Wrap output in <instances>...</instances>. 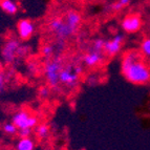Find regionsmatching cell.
<instances>
[{"instance_id": "cell-10", "label": "cell", "mask_w": 150, "mask_h": 150, "mask_svg": "<svg viewBox=\"0 0 150 150\" xmlns=\"http://www.w3.org/2000/svg\"><path fill=\"white\" fill-rule=\"evenodd\" d=\"M103 61V53L101 52H96V50H90L87 54L84 55L83 57V63L88 66V67H93L100 64Z\"/></svg>"}, {"instance_id": "cell-20", "label": "cell", "mask_w": 150, "mask_h": 150, "mask_svg": "<svg viewBox=\"0 0 150 150\" xmlns=\"http://www.w3.org/2000/svg\"><path fill=\"white\" fill-rule=\"evenodd\" d=\"M54 52H55V47L52 44H45L41 48V54L45 58H50L54 55Z\"/></svg>"}, {"instance_id": "cell-4", "label": "cell", "mask_w": 150, "mask_h": 150, "mask_svg": "<svg viewBox=\"0 0 150 150\" xmlns=\"http://www.w3.org/2000/svg\"><path fill=\"white\" fill-rule=\"evenodd\" d=\"M12 123L18 129L23 128H35L38 125V119L36 115H30L28 110L19 109L12 117Z\"/></svg>"}, {"instance_id": "cell-12", "label": "cell", "mask_w": 150, "mask_h": 150, "mask_svg": "<svg viewBox=\"0 0 150 150\" xmlns=\"http://www.w3.org/2000/svg\"><path fill=\"white\" fill-rule=\"evenodd\" d=\"M0 8L8 15H15L18 12V4L14 0H0Z\"/></svg>"}, {"instance_id": "cell-1", "label": "cell", "mask_w": 150, "mask_h": 150, "mask_svg": "<svg viewBox=\"0 0 150 150\" xmlns=\"http://www.w3.org/2000/svg\"><path fill=\"white\" fill-rule=\"evenodd\" d=\"M122 73L126 80L135 85H145L150 82V67L142 60L137 52H128L122 60Z\"/></svg>"}, {"instance_id": "cell-11", "label": "cell", "mask_w": 150, "mask_h": 150, "mask_svg": "<svg viewBox=\"0 0 150 150\" xmlns=\"http://www.w3.org/2000/svg\"><path fill=\"white\" fill-rule=\"evenodd\" d=\"M65 23L69 26V28L73 30L74 33L77 32V30L80 26L81 23V16L79 13L75 12V11H69V12L66 13L64 18Z\"/></svg>"}, {"instance_id": "cell-13", "label": "cell", "mask_w": 150, "mask_h": 150, "mask_svg": "<svg viewBox=\"0 0 150 150\" xmlns=\"http://www.w3.org/2000/svg\"><path fill=\"white\" fill-rule=\"evenodd\" d=\"M16 150H35V142L30 138H20L16 144Z\"/></svg>"}, {"instance_id": "cell-14", "label": "cell", "mask_w": 150, "mask_h": 150, "mask_svg": "<svg viewBox=\"0 0 150 150\" xmlns=\"http://www.w3.org/2000/svg\"><path fill=\"white\" fill-rule=\"evenodd\" d=\"M50 128L46 124H40V125L36 126V134L41 140L47 139L50 137Z\"/></svg>"}, {"instance_id": "cell-23", "label": "cell", "mask_w": 150, "mask_h": 150, "mask_svg": "<svg viewBox=\"0 0 150 150\" xmlns=\"http://www.w3.org/2000/svg\"><path fill=\"white\" fill-rule=\"evenodd\" d=\"M83 71H84V69H83V67L81 65H76L75 67H74V73H75L76 75L81 76L83 74Z\"/></svg>"}, {"instance_id": "cell-19", "label": "cell", "mask_w": 150, "mask_h": 150, "mask_svg": "<svg viewBox=\"0 0 150 150\" xmlns=\"http://www.w3.org/2000/svg\"><path fill=\"white\" fill-rule=\"evenodd\" d=\"M8 81V75H6L4 71L0 70V93H3L5 90H6Z\"/></svg>"}, {"instance_id": "cell-17", "label": "cell", "mask_w": 150, "mask_h": 150, "mask_svg": "<svg viewBox=\"0 0 150 150\" xmlns=\"http://www.w3.org/2000/svg\"><path fill=\"white\" fill-rule=\"evenodd\" d=\"M104 44H105V40L102 39V38L95 39L93 44H91V50H96V52H101V53H103V50H104Z\"/></svg>"}, {"instance_id": "cell-25", "label": "cell", "mask_w": 150, "mask_h": 150, "mask_svg": "<svg viewBox=\"0 0 150 150\" xmlns=\"http://www.w3.org/2000/svg\"><path fill=\"white\" fill-rule=\"evenodd\" d=\"M149 109H150V106H149Z\"/></svg>"}, {"instance_id": "cell-15", "label": "cell", "mask_w": 150, "mask_h": 150, "mask_svg": "<svg viewBox=\"0 0 150 150\" xmlns=\"http://www.w3.org/2000/svg\"><path fill=\"white\" fill-rule=\"evenodd\" d=\"M130 2H131V0H117L112 4H110V10L113 11V12L122 11L124 8L128 6L130 4Z\"/></svg>"}, {"instance_id": "cell-3", "label": "cell", "mask_w": 150, "mask_h": 150, "mask_svg": "<svg viewBox=\"0 0 150 150\" xmlns=\"http://www.w3.org/2000/svg\"><path fill=\"white\" fill-rule=\"evenodd\" d=\"M48 30L53 33L54 35H56L58 41H60L59 43L61 44H63L68 37L75 34L69 28V26L65 23L64 19L60 17H54L50 19L48 22Z\"/></svg>"}, {"instance_id": "cell-16", "label": "cell", "mask_w": 150, "mask_h": 150, "mask_svg": "<svg viewBox=\"0 0 150 150\" xmlns=\"http://www.w3.org/2000/svg\"><path fill=\"white\" fill-rule=\"evenodd\" d=\"M2 130L5 134L8 135H15L18 133V128L16 127L12 122H6L3 124Z\"/></svg>"}, {"instance_id": "cell-22", "label": "cell", "mask_w": 150, "mask_h": 150, "mask_svg": "<svg viewBox=\"0 0 150 150\" xmlns=\"http://www.w3.org/2000/svg\"><path fill=\"white\" fill-rule=\"evenodd\" d=\"M39 95H40V97L43 98V99H46V98L50 95V87H48V86H42V87L40 88V90H39Z\"/></svg>"}, {"instance_id": "cell-18", "label": "cell", "mask_w": 150, "mask_h": 150, "mask_svg": "<svg viewBox=\"0 0 150 150\" xmlns=\"http://www.w3.org/2000/svg\"><path fill=\"white\" fill-rule=\"evenodd\" d=\"M141 53L150 58V38H146L141 43Z\"/></svg>"}, {"instance_id": "cell-21", "label": "cell", "mask_w": 150, "mask_h": 150, "mask_svg": "<svg viewBox=\"0 0 150 150\" xmlns=\"http://www.w3.org/2000/svg\"><path fill=\"white\" fill-rule=\"evenodd\" d=\"M32 130L30 128H23V129H18L17 134L20 137V138H30V134H32Z\"/></svg>"}, {"instance_id": "cell-9", "label": "cell", "mask_w": 150, "mask_h": 150, "mask_svg": "<svg viewBox=\"0 0 150 150\" xmlns=\"http://www.w3.org/2000/svg\"><path fill=\"white\" fill-rule=\"evenodd\" d=\"M59 81L63 85L67 86L68 88H74L78 85L79 82V76L74 73L70 66L62 67L59 74Z\"/></svg>"}, {"instance_id": "cell-6", "label": "cell", "mask_w": 150, "mask_h": 150, "mask_svg": "<svg viewBox=\"0 0 150 150\" xmlns=\"http://www.w3.org/2000/svg\"><path fill=\"white\" fill-rule=\"evenodd\" d=\"M125 41V37L123 34H117L113 36L109 40H105V44H104V53L106 55L113 57V56L118 55L120 53L121 48L123 46V43Z\"/></svg>"}, {"instance_id": "cell-8", "label": "cell", "mask_w": 150, "mask_h": 150, "mask_svg": "<svg viewBox=\"0 0 150 150\" xmlns=\"http://www.w3.org/2000/svg\"><path fill=\"white\" fill-rule=\"evenodd\" d=\"M35 24L30 19H21L17 23V33L19 39L22 41L28 40L35 33Z\"/></svg>"}, {"instance_id": "cell-24", "label": "cell", "mask_w": 150, "mask_h": 150, "mask_svg": "<svg viewBox=\"0 0 150 150\" xmlns=\"http://www.w3.org/2000/svg\"><path fill=\"white\" fill-rule=\"evenodd\" d=\"M149 67H150V62H149Z\"/></svg>"}, {"instance_id": "cell-7", "label": "cell", "mask_w": 150, "mask_h": 150, "mask_svg": "<svg viewBox=\"0 0 150 150\" xmlns=\"http://www.w3.org/2000/svg\"><path fill=\"white\" fill-rule=\"evenodd\" d=\"M141 26H142V20L138 14H128L123 18L122 22H121L122 30L128 34L139 32Z\"/></svg>"}, {"instance_id": "cell-5", "label": "cell", "mask_w": 150, "mask_h": 150, "mask_svg": "<svg viewBox=\"0 0 150 150\" xmlns=\"http://www.w3.org/2000/svg\"><path fill=\"white\" fill-rule=\"evenodd\" d=\"M21 45L22 44L16 38H11L6 40L1 50V57L3 61L5 63H13L17 58H19V50Z\"/></svg>"}, {"instance_id": "cell-2", "label": "cell", "mask_w": 150, "mask_h": 150, "mask_svg": "<svg viewBox=\"0 0 150 150\" xmlns=\"http://www.w3.org/2000/svg\"><path fill=\"white\" fill-rule=\"evenodd\" d=\"M63 67V62L60 58H54L48 60L44 65V76L45 79L50 84V87L57 89L59 87V74Z\"/></svg>"}]
</instances>
